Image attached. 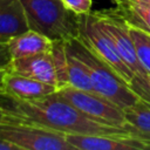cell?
<instances>
[{
	"mask_svg": "<svg viewBox=\"0 0 150 150\" xmlns=\"http://www.w3.org/2000/svg\"><path fill=\"white\" fill-rule=\"evenodd\" d=\"M7 69H0V96H4V76Z\"/></svg>",
	"mask_w": 150,
	"mask_h": 150,
	"instance_id": "cell-23",
	"label": "cell"
},
{
	"mask_svg": "<svg viewBox=\"0 0 150 150\" xmlns=\"http://www.w3.org/2000/svg\"><path fill=\"white\" fill-rule=\"evenodd\" d=\"M144 1H148V2H150V0H144Z\"/></svg>",
	"mask_w": 150,
	"mask_h": 150,
	"instance_id": "cell-24",
	"label": "cell"
},
{
	"mask_svg": "<svg viewBox=\"0 0 150 150\" xmlns=\"http://www.w3.org/2000/svg\"><path fill=\"white\" fill-rule=\"evenodd\" d=\"M29 29L36 30L52 41H66L77 36V15L62 0H20Z\"/></svg>",
	"mask_w": 150,
	"mask_h": 150,
	"instance_id": "cell-3",
	"label": "cell"
},
{
	"mask_svg": "<svg viewBox=\"0 0 150 150\" xmlns=\"http://www.w3.org/2000/svg\"><path fill=\"white\" fill-rule=\"evenodd\" d=\"M29 29L20 0H0V41L7 42Z\"/></svg>",
	"mask_w": 150,
	"mask_h": 150,
	"instance_id": "cell-11",
	"label": "cell"
},
{
	"mask_svg": "<svg viewBox=\"0 0 150 150\" xmlns=\"http://www.w3.org/2000/svg\"><path fill=\"white\" fill-rule=\"evenodd\" d=\"M64 48H66V55H67L69 86L81 89V90L94 91L91 80L89 76V71H88V68L84 64V62L68 48L66 42H64Z\"/></svg>",
	"mask_w": 150,
	"mask_h": 150,
	"instance_id": "cell-15",
	"label": "cell"
},
{
	"mask_svg": "<svg viewBox=\"0 0 150 150\" xmlns=\"http://www.w3.org/2000/svg\"><path fill=\"white\" fill-rule=\"evenodd\" d=\"M8 70L45 83H49L59 88V81L52 50L33 56L13 59Z\"/></svg>",
	"mask_w": 150,
	"mask_h": 150,
	"instance_id": "cell-9",
	"label": "cell"
},
{
	"mask_svg": "<svg viewBox=\"0 0 150 150\" xmlns=\"http://www.w3.org/2000/svg\"><path fill=\"white\" fill-rule=\"evenodd\" d=\"M6 43L12 60L47 53L53 48V41L49 38L33 29L13 36Z\"/></svg>",
	"mask_w": 150,
	"mask_h": 150,
	"instance_id": "cell-12",
	"label": "cell"
},
{
	"mask_svg": "<svg viewBox=\"0 0 150 150\" xmlns=\"http://www.w3.org/2000/svg\"><path fill=\"white\" fill-rule=\"evenodd\" d=\"M57 90L56 87L23 75L6 71L4 76V96L13 100L30 101L42 98Z\"/></svg>",
	"mask_w": 150,
	"mask_h": 150,
	"instance_id": "cell-10",
	"label": "cell"
},
{
	"mask_svg": "<svg viewBox=\"0 0 150 150\" xmlns=\"http://www.w3.org/2000/svg\"><path fill=\"white\" fill-rule=\"evenodd\" d=\"M11 62H12V56L9 54L7 43L0 41V69H7L8 70Z\"/></svg>",
	"mask_w": 150,
	"mask_h": 150,
	"instance_id": "cell-20",
	"label": "cell"
},
{
	"mask_svg": "<svg viewBox=\"0 0 150 150\" xmlns=\"http://www.w3.org/2000/svg\"><path fill=\"white\" fill-rule=\"evenodd\" d=\"M75 150H145L146 144L130 135H82L66 134Z\"/></svg>",
	"mask_w": 150,
	"mask_h": 150,
	"instance_id": "cell-8",
	"label": "cell"
},
{
	"mask_svg": "<svg viewBox=\"0 0 150 150\" xmlns=\"http://www.w3.org/2000/svg\"><path fill=\"white\" fill-rule=\"evenodd\" d=\"M77 38L127 84H130L135 75L118 55L111 39L100 26L95 13L77 15Z\"/></svg>",
	"mask_w": 150,
	"mask_h": 150,
	"instance_id": "cell-5",
	"label": "cell"
},
{
	"mask_svg": "<svg viewBox=\"0 0 150 150\" xmlns=\"http://www.w3.org/2000/svg\"><path fill=\"white\" fill-rule=\"evenodd\" d=\"M52 55L55 64V70L59 81V88L69 86L68 80V68H67V55L64 48V41H53Z\"/></svg>",
	"mask_w": 150,
	"mask_h": 150,
	"instance_id": "cell-17",
	"label": "cell"
},
{
	"mask_svg": "<svg viewBox=\"0 0 150 150\" xmlns=\"http://www.w3.org/2000/svg\"><path fill=\"white\" fill-rule=\"evenodd\" d=\"M56 91L61 97L81 110L88 117L97 122L115 125L127 130L124 110L102 95L95 91L81 90L71 86H66L57 89Z\"/></svg>",
	"mask_w": 150,
	"mask_h": 150,
	"instance_id": "cell-6",
	"label": "cell"
},
{
	"mask_svg": "<svg viewBox=\"0 0 150 150\" xmlns=\"http://www.w3.org/2000/svg\"><path fill=\"white\" fill-rule=\"evenodd\" d=\"M95 15L102 29L111 39L118 55L131 69L134 75H145L146 73L137 60L135 46L125 21L123 19L120 20L116 16L105 13H95Z\"/></svg>",
	"mask_w": 150,
	"mask_h": 150,
	"instance_id": "cell-7",
	"label": "cell"
},
{
	"mask_svg": "<svg viewBox=\"0 0 150 150\" xmlns=\"http://www.w3.org/2000/svg\"><path fill=\"white\" fill-rule=\"evenodd\" d=\"M123 9V20L150 33V2L144 0H117Z\"/></svg>",
	"mask_w": 150,
	"mask_h": 150,
	"instance_id": "cell-14",
	"label": "cell"
},
{
	"mask_svg": "<svg viewBox=\"0 0 150 150\" xmlns=\"http://www.w3.org/2000/svg\"><path fill=\"white\" fill-rule=\"evenodd\" d=\"M64 6L76 15L91 13L93 0H62Z\"/></svg>",
	"mask_w": 150,
	"mask_h": 150,
	"instance_id": "cell-19",
	"label": "cell"
},
{
	"mask_svg": "<svg viewBox=\"0 0 150 150\" xmlns=\"http://www.w3.org/2000/svg\"><path fill=\"white\" fill-rule=\"evenodd\" d=\"M15 118H16L15 115L12 112V110L8 107L0 105V124L1 123H6V122L14 121Z\"/></svg>",
	"mask_w": 150,
	"mask_h": 150,
	"instance_id": "cell-21",
	"label": "cell"
},
{
	"mask_svg": "<svg viewBox=\"0 0 150 150\" xmlns=\"http://www.w3.org/2000/svg\"><path fill=\"white\" fill-rule=\"evenodd\" d=\"M9 100L12 103L8 108L19 121L49 128L63 134L130 135L125 129L101 123L88 117L61 97L57 91L38 100Z\"/></svg>",
	"mask_w": 150,
	"mask_h": 150,
	"instance_id": "cell-1",
	"label": "cell"
},
{
	"mask_svg": "<svg viewBox=\"0 0 150 150\" xmlns=\"http://www.w3.org/2000/svg\"><path fill=\"white\" fill-rule=\"evenodd\" d=\"M0 150H19V149L16 145L12 144L11 142L0 138Z\"/></svg>",
	"mask_w": 150,
	"mask_h": 150,
	"instance_id": "cell-22",
	"label": "cell"
},
{
	"mask_svg": "<svg viewBox=\"0 0 150 150\" xmlns=\"http://www.w3.org/2000/svg\"><path fill=\"white\" fill-rule=\"evenodd\" d=\"M64 42L87 66L95 93L108 98L123 110L141 100L131 87L127 84L108 64L98 59L77 36L66 40Z\"/></svg>",
	"mask_w": 150,
	"mask_h": 150,
	"instance_id": "cell-2",
	"label": "cell"
},
{
	"mask_svg": "<svg viewBox=\"0 0 150 150\" xmlns=\"http://www.w3.org/2000/svg\"><path fill=\"white\" fill-rule=\"evenodd\" d=\"M0 138L19 150H75L66 139V134L16 118L0 124Z\"/></svg>",
	"mask_w": 150,
	"mask_h": 150,
	"instance_id": "cell-4",
	"label": "cell"
},
{
	"mask_svg": "<svg viewBox=\"0 0 150 150\" xmlns=\"http://www.w3.org/2000/svg\"><path fill=\"white\" fill-rule=\"evenodd\" d=\"M127 25L135 46L137 60L142 66V68L144 69V71L146 74H150V33L138 27L131 26L129 23Z\"/></svg>",
	"mask_w": 150,
	"mask_h": 150,
	"instance_id": "cell-16",
	"label": "cell"
},
{
	"mask_svg": "<svg viewBox=\"0 0 150 150\" xmlns=\"http://www.w3.org/2000/svg\"><path fill=\"white\" fill-rule=\"evenodd\" d=\"M128 132L142 141L150 149V103L139 100L124 109Z\"/></svg>",
	"mask_w": 150,
	"mask_h": 150,
	"instance_id": "cell-13",
	"label": "cell"
},
{
	"mask_svg": "<svg viewBox=\"0 0 150 150\" xmlns=\"http://www.w3.org/2000/svg\"><path fill=\"white\" fill-rule=\"evenodd\" d=\"M129 86L141 100L150 103V74L135 75Z\"/></svg>",
	"mask_w": 150,
	"mask_h": 150,
	"instance_id": "cell-18",
	"label": "cell"
}]
</instances>
